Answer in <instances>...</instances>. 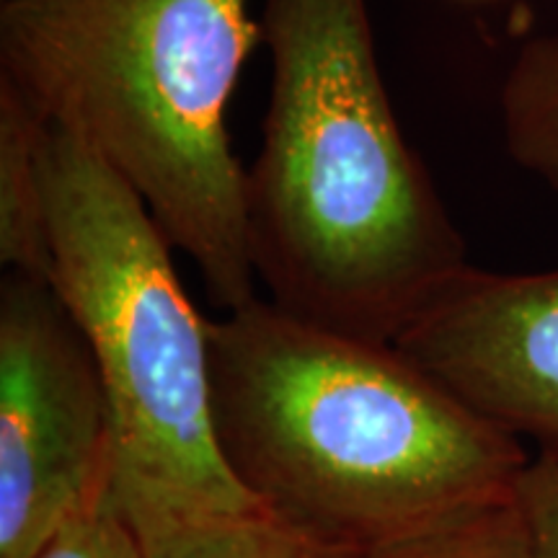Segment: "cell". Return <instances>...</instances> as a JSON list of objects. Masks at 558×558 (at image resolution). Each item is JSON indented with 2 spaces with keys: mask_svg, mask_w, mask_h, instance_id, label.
<instances>
[{
  "mask_svg": "<svg viewBox=\"0 0 558 558\" xmlns=\"http://www.w3.org/2000/svg\"><path fill=\"white\" fill-rule=\"evenodd\" d=\"M37 558H143V546L109 492L65 522Z\"/></svg>",
  "mask_w": 558,
  "mask_h": 558,
  "instance_id": "11",
  "label": "cell"
},
{
  "mask_svg": "<svg viewBox=\"0 0 558 558\" xmlns=\"http://www.w3.org/2000/svg\"><path fill=\"white\" fill-rule=\"evenodd\" d=\"M360 558H533L514 488L373 543Z\"/></svg>",
  "mask_w": 558,
  "mask_h": 558,
  "instance_id": "10",
  "label": "cell"
},
{
  "mask_svg": "<svg viewBox=\"0 0 558 558\" xmlns=\"http://www.w3.org/2000/svg\"><path fill=\"white\" fill-rule=\"evenodd\" d=\"M530 556L558 558V445L541 448L514 484Z\"/></svg>",
  "mask_w": 558,
  "mask_h": 558,
  "instance_id": "12",
  "label": "cell"
},
{
  "mask_svg": "<svg viewBox=\"0 0 558 558\" xmlns=\"http://www.w3.org/2000/svg\"><path fill=\"white\" fill-rule=\"evenodd\" d=\"M259 24L271 86L246 169L256 282L290 316L393 344L469 259L390 104L367 0H262Z\"/></svg>",
  "mask_w": 558,
  "mask_h": 558,
  "instance_id": "1",
  "label": "cell"
},
{
  "mask_svg": "<svg viewBox=\"0 0 558 558\" xmlns=\"http://www.w3.org/2000/svg\"><path fill=\"white\" fill-rule=\"evenodd\" d=\"M393 347L494 427L558 445V269L505 275L465 264Z\"/></svg>",
  "mask_w": 558,
  "mask_h": 558,
  "instance_id": "6",
  "label": "cell"
},
{
  "mask_svg": "<svg viewBox=\"0 0 558 558\" xmlns=\"http://www.w3.org/2000/svg\"><path fill=\"white\" fill-rule=\"evenodd\" d=\"M259 41L251 0H0V81L128 181L222 311L259 298L226 124Z\"/></svg>",
  "mask_w": 558,
  "mask_h": 558,
  "instance_id": "3",
  "label": "cell"
},
{
  "mask_svg": "<svg viewBox=\"0 0 558 558\" xmlns=\"http://www.w3.org/2000/svg\"><path fill=\"white\" fill-rule=\"evenodd\" d=\"M143 558H360L362 550L292 525L269 509L132 522Z\"/></svg>",
  "mask_w": 558,
  "mask_h": 558,
  "instance_id": "8",
  "label": "cell"
},
{
  "mask_svg": "<svg viewBox=\"0 0 558 558\" xmlns=\"http://www.w3.org/2000/svg\"><path fill=\"white\" fill-rule=\"evenodd\" d=\"M114 424L83 333L50 282L0 284V558H37L111 492Z\"/></svg>",
  "mask_w": 558,
  "mask_h": 558,
  "instance_id": "5",
  "label": "cell"
},
{
  "mask_svg": "<svg viewBox=\"0 0 558 558\" xmlns=\"http://www.w3.org/2000/svg\"><path fill=\"white\" fill-rule=\"evenodd\" d=\"M50 130L11 83L0 81V262L50 282L52 251L41 145Z\"/></svg>",
  "mask_w": 558,
  "mask_h": 558,
  "instance_id": "7",
  "label": "cell"
},
{
  "mask_svg": "<svg viewBox=\"0 0 558 558\" xmlns=\"http://www.w3.org/2000/svg\"><path fill=\"white\" fill-rule=\"evenodd\" d=\"M209 401L222 460L251 497L357 548L512 492L530 460L393 344L267 298L209 320Z\"/></svg>",
  "mask_w": 558,
  "mask_h": 558,
  "instance_id": "2",
  "label": "cell"
},
{
  "mask_svg": "<svg viewBox=\"0 0 558 558\" xmlns=\"http://www.w3.org/2000/svg\"><path fill=\"white\" fill-rule=\"evenodd\" d=\"M509 158L558 192V34L522 41L499 90Z\"/></svg>",
  "mask_w": 558,
  "mask_h": 558,
  "instance_id": "9",
  "label": "cell"
},
{
  "mask_svg": "<svg viewBox=\"0 0 558 558\" xmlns=\"http://www.w3.org/2000/svg\"><path fill=\"white\" fill-rule=\"evenodd\" d=\"M50 284L94 354L114 424L111 492L130 522L267 509L222 460L209 320L143 197L81 137L41 145Z\"/></svg>",
  "mask_w": 558,
  "mask_h": 558,
  "instance_id": "4",
  "label": "cell"
}]
</instances>
